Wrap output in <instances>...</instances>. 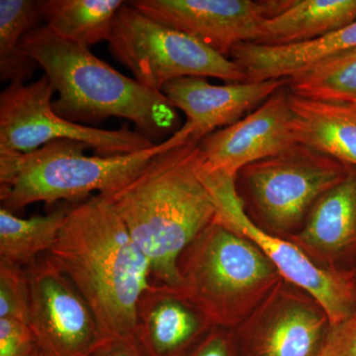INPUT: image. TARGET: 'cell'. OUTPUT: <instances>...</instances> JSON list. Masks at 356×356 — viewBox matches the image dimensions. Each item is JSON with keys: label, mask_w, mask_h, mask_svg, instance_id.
<instances>
[{"label": "cell", "mask_w": 356, "mask_h": 356, "mask_svg": "<svg viewBox=\"0 0 356 356\" xmlns=\"http://www.w3.org/2000/svg\"><path fill=\"white\" fill-rule=\"evenodd\" d=\"M48 254L83 295L103 337H135L151 264L104 196L72 205Z\"/></svg>", "instance_id": "6da1fadb"}, {"label": "cell", "mask_w": 356, "mask_h": 356, "mask_svg": "<svg viewBox=\"0 0 356 356\" xmlns=\"http://www.w3.org/2000/svg\"><path fill=\"white\" fill-rule=\"evenodd\" d=\"M200 156L191 142L166 149L106 197L149 259L156 284L182 287L178 259L217 216Z\"/></svg>", "instance_id": "7a4b0ae2"}, {"label": "cell", "mask_w": 356, "mask_h": 356, "mask_svg": "<svg viewBox=\"0 0 356 356\" xmlns=\"http://www.w3.org/2000/svg\"><path fill=\"white\" fill-rule=\"evenodd\" d=\"M22 47L58 93L53 109L65 120L81 124L125 118L152 142L177 128V109L163 92L117 72L89 48L63 39L44 25L28 32Z\"/></svg>", "instance_id": "3957f363"}, {"label": "cell", "mask_w": 356, "mask_h": 356, "mask_svg": "<svg viewBox=\"0 0 356 356\" xmlns=\"http://www.w3.org/2000/svg\"><path fill=\"white\" fill-rule=\"evenodd\" d=\"M185 143L177 132L145 151L124 156H88L74 140H56L25 154H0L1 208L15 214L33 203L77 202L98 192L111 195L166 149Z\"/></svg>", "instance_id": "277c9868"}, {"label": "cell", "mask_w": 356, "mask_h": 356, "mask_svg": "<svg viewBox=\"0 0 356 356\" xmlns=\"http://www.w3.org/2000/svg\"><path fill=\"white\" fill-rule=\"evenodd\" d=\"M181 289L214 327L236 329L282 280L242 234L215 221L178 259Z\"/></svg>", "instance_id": "5b68a950"}, {"label": "cell", "mask_w": 356, "mask_h": 356, "mask_svg": "<svg viewBox=\"0 0 356 356\" xmlns=\"http://www.w3.org/2000/svg\"><path fill=\"white\" fill-rule=\"evenodd\" d=\"M350 165L297 143L240 170L236 187L248 216L271 235L289 238L318 199L343 179Z\"/></svg>", "instance_id": "8992f818"}, {"label": "cell", "mask_w": 356, "mask_h": 356, "mask_svg": "<svg viewBox=\"0 0 356 356\" xmlns=\"http://www.w3.org/2000/svg\"><path fill=\"white\" fill-rule=\"evenodd\" d=\"M112 56L136 81L161 91L181 77H215L229 83H247L245 70L235 60L202 42L140 13L126 3L115 17L108 40Z\"/></svg>", "instance_id": "52a82bcc"}, {"label": "cell", "mask_w": 356, "mask_h": 356, "mask_svg": "<svg viewBox=\"0 0 356 356\" xmlns=\"http://www.w3.org/2000/svg\"><path fill=\"white\" fill-rule=\"evenodd\" d=\"M201 177L217 205L215 221L242 234L268 257L283 280L304 290L327 312L331 325L343 322L356 310V278L353 269L324 266L288 238L259 228L245 213L236 178L200 168Z\"/></svg>", "instance_id": "ba28073f"}, {"label": "cell", "mask_w": 356, "mask_h": 356, "mask_svg": "<svg viewBox=\"0 0 356 356\" xmlns=\"http://www.w3.org/2000/svg\"><path fill=\"white\" fill-rule=\"evenodd\" d=\"M56 92L46 76L31 83H13L0 93V154H25L56 140H74L113 156L145 151L156 145L128 125L102 130L72 123L56 114Z\"/></svg>", "instance_id": "9c48e42d"}, {"label": "cell", "mask_w": 356, "mask_h": 356, "mask_svg": "<svg viewBox=\"0 0 356 356\" xmlns=\"http://www.w3.org/2000/svg\"><path fill=\"white\" fill-rule=\"evenodd\" d=\"M26 271L29 325L42 355H90L105 337L83 295L48 254Z\"/></svg>", "instance_id": "30bf717a"}, {"label": "cell", "mask_w": 356, "mask_h": 356, "mask_svg": "<svg viewBox=\"0 0 356 356\" xmlns=\"http://www.w3.org/2000/svg\"><path fill=\"white\" fill-rule=\"evenodd\" d=\"M330 327L317 300L282 280L233 332L240 356H318Z\"/></svg>", "instance_id": "8fae6325"}, {"label": "cell", "mask_w": 356, "mask_h": 356, "mask_svg": "<svg viewBox=\"0 0 356 356\" xmlns=\"http://www.w3.org/2000/svg\"><path fill=\"white\" fill-rule=\"evenodd\" d=\"M140 13L186 33L229 57L238 44L257 43L273 0H132Z\"/></svg>", "instance_id": "7c38bea8"}, {"label": "cell", "mask_w": 356, "mask_h": 356, "mask_svg": "<svg viewBox=\"0 0 356 356\" xmlns=\"http://www.w3.org/2000/svg\"><path fill=\"white\" fill-rule=\"evenodd\" d=\"M287 86L233 125L199 144L201 163L210 172L236 178L242 168L297 144Z\"/></svg>", "instance_id": "4fadbf2b"}, {"label": "cell", "mask_w": 356, "mask_h": 356, "mask_svg": "<svg viewBox=\"0 0 356 356\" xmlns=\"http://www.w3.org/2000/svg\"><path fill=\"white\" fill-rule=\"evenodd\" d=\"M288 79L259 83L213 86L205 77H181L170 81L161 92L187 120L179 129L187 142L200 144L206 137L233 125L287 86Z\"/></svg>", "instance_id": "5bb4252c"}, {"label": "cell", "mask_w": 356, "mask_h": 356, "mask_svg": "<svg viewBox=\"0 0 356 356\" xmlns=\"http://www.w3.org/2000/svg\"><path fill=\"white\" fill-rule=\"evenodd\" d=\"M288 240L324 266L350 270L356 264V166L325 192L305 224Z\"/></svg>", "instance_id": "9a60e30c"}, {"label": "cell", "mask_w": 356, "mask_h": 356, "mask_svg": "<svg viewBox=\"0 0 356 356\" xmlns=\"http://www.w3.org/2000/svg\"><path fill=\"white\" fill-rule=\"evenodd\" d=\"M213 327L181 288L153 283L140 296L135 337L147 356H184Z\"/></svg>", "instance_id": "2e32d148"}, {"label": "cell", "mask_w": 356, "mask_h": 356, "mask_svg": "<svg viewBox=\"0 0 356 356\" xmlns=\"http://www.w3.org/2000/svg\"><path fill=\"white\" fill-rule=\"evenodd\" d=\"M356 48V20L323 38L287 46L238 44L229 57L240 65L248 83L289 79L321 60Z\"/></svg>", "instance_id": "e0dca14e"}, {"label": "cell", "mask_w": 356, "mask_h": 356, "mask_svg": "<svg viewBox=\"0 0 356 356\" xmlns=\"http://www.w3.org/2000/svg\"><path fill=\"white\" fill-rule=\"evenodd\" d=\"M356 20V0H273L255 44L287 46L323 38Z\"/></svg>", "instance_id": "ac0fdd59"}, {"label": "cell", "mask_w": 356, "mask_h": 356, "mask_svg": "<svg viewBox=\"0 0 356 356\" xmlns=\"http://www.w3.org/2000/svg\"><path fill=\"white\" fill-rule=\"evenodd\" d=\"M289 102L299 144L356 166V106L307 99L292 95Z\"/></svg>", "instance_id": "d6986e66"}, {"label": "cell", "mask_w": 356, "mask_h": 356, "mask_svg": "<svg viewBox=\"0 0 356 356\" xmlns=\"http://www.w3.org/2000/svg\"><path fill=\"white\" fill-rule=\"evenodd\" d=\"M122 0H40L44 26L63 39L89 47L107 41Z\"/></svg>", "instance_id": "ffe728a7"}, {"label": "cell", "mask_w": 356, "mask_h": 356, "mask_svg": "<svg viewBox=\"0 0 356 356\" xmlns=\"http://www.w3.org/2000/svg\"><path fill=\"white\" fill-rule=\"evenodd\" d=\"M74 204H63L44 216L24 219L0 208V261L29 267L57 240Z\"/></svg>", "instance_id": "44dd1931"}, {"label": "cell", "mask_w": 356, "mask_h": 356, "mask_svg": "<svg viewBox=\"0 0 356 356\" xmlns=\"http://www.w3.org/2000/svg\"><path fill=\"white\" fill-rule=\"evenodd\" d=\"M42 19L40 0H0V79L25 83L38 64L22 47L28 32Z\"/></svg>", "instance_id": "7402d4cb"}, {"label": "cell", "mask_w": 356, "mask_h": 356, "mask_svg": "<svg viewBox=\"0 0 356 356\" xmlns=\"http://www.w3.org/2000/svg\"><path fill=\"white\" fill-rule=\"evenodd\" d=\"M292 95L356 106V48L321 60L288 79Z\"/></svg>", "instance_id": "603a6c76"}, {"label": "cell", "mask_w": 356, "mask_h": 356, "mask_svg": "<svg viewBox=\"0 0 356 356\" xmlns=\"http://www.w3.org/2000/svg\"><path fill=\"white\" fill-rule=\"evenodd\" d=\"M29 310L27 271L0 261V318H14L29 323Z\"/></svg>", "instance_id": "cb8c5ba5"}, {"label": "cell", "mask_w": 356, "mask_h": 356, "mask_svg": "<svg viewBox=\"0 0 356 356\" xmlns=\"http://www.w3.org/2000/svg\"><path fill=\"white\" fill-rule=\"evenodd\" d=\"M37 350L29 323L14 318H0V356H30Z\"/></svg>", "instance_id": "d4e9b609"}, {"label": "cell", "mask_w": 356, "mask_h": 356, "mask_svg": "<svg viewBox=\"0 0 356 356\" xmlns=\"http://www.w3.org/2000/svg\"><path fill=\"white\" fill-rule=\"evenodd\" d=\"M318 356H356V310L343 322L331 325Z\"/></svg>", "instance_id": "484cf974"}, {"label": "cell", "mask_w": 356, "mask_h": 356, "mask_svg": "<svg viewBox=\"0 0 356 356\" xmlns=\"http://www.w3.org/2000/svg\"><path fill=\"white\" fill-rule=\"evenodd\" d=\"M184 356H240L232 330L213 327Z\"/></svg>", "instance_id": "4316f807"}, {"label": "cell", "mask_w": 356, "mask_h": 356, "mask_svg": "<svg viewBox=\"0 0 356 356\" xmlns=\"http://www.w3.org/2000/svg\"><path fill=\"white\" fill-rule=\"evenodd\" d=\"M89 356H147L136 337L103 339Z\"/></svg>", "instance_id": "83f0119b"}, {"label": "cell", "mask_w": 356, "mask_h": 356, "mask_svg": "<svg viewBox=\"0 0 356 356\" xmlns=\"http://www.w3.org/2000/svg\"><path fill=\"white\" fill-rule=\"evenodd\" d=\"M30 356H43V355H42V353H40L39 350H37L36 353H33V355H30Z\"/></svg>", "instance_id": "f1b7e54d"}, {"label": "cell", "mask_w": 356, "mask_h": 356, "mask_svg": "<svg viewBox=\"0 0 356 356\" xmlns=\"http://www.w3.org/2000/svg\"><path fill=\"white\" fill-rule=\"evenodd\" d=\"M353 273H355V278H356V264H355V267H353Z\"/></svg>", "instance_id": "f546056e"}]
</instances>
